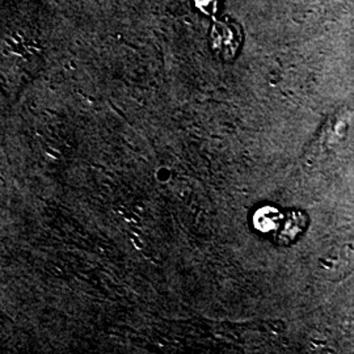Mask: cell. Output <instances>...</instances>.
I'll use <instances>...</instances> for the list:
<instances>
[{
	"mask_svg": "<svg viewBox=\"0 0 354 354\" xmlns=\"http://www.w3.org/2000/svg\"><path fill=\"white\" fill-rule=\"evenodd\" d=\"M306 227V216L301 213H291L285 221V225L279 230L276 241L279 243H290L294 241Z\"/></svg>",
	"mask_w": 354,
	"mask_h": 354,
	"instance_id": "6da1fadb",
	"label": "cell"
}]
</instances>
